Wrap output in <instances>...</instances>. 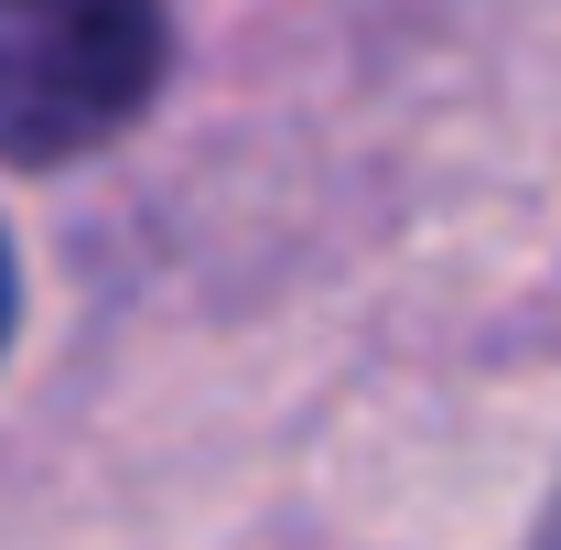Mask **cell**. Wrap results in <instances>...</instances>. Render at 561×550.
I'll use <instances>...</instances> for the list:
<instances>
[{
	"instance_id": "6da1fadb",
	"label": "cell",
	"mask_w": 561,
	"mask_h": 550,
	"mask_svg": "<svg viewBox=\"0 0 561 550\" xmlns=\"http://www.w3.org/2000/svg\"><path fill=\"white\" fill-rule=\"evenodd\" d=\"M173 66V0H0V162L119 140Z\"/></svg>"
},
{
	"instance_id": "7a4b0ae2",
	"label": "cell",
	"mask_w": 561,
	"mask_h": 550,
	"mask_svg": "<svg viewBox=\"0 0 561 550\" xmlns=\"http://www.w3.org/2000/svg\"><path fill=\"white\" fill-rule=\"evenodd\" d=\"M11 324H22V271H11V238H0V345H11Z\"/></svg>"
},
{
	"instance_id": "3957f363",
	"label": "cell",
	"mask_w": 561,
	"mask_h": 550,
	"mask_svg": "<svg viewBox=\"0 0 561 550\" xmlns=\"http://www.w3.org/2000/svg\"><path fill=\"white\" fill-rule=\"evenodd\" d=\"M540 550H561V507H551V529H540Z\"/></svg>"
}]
</instances>
